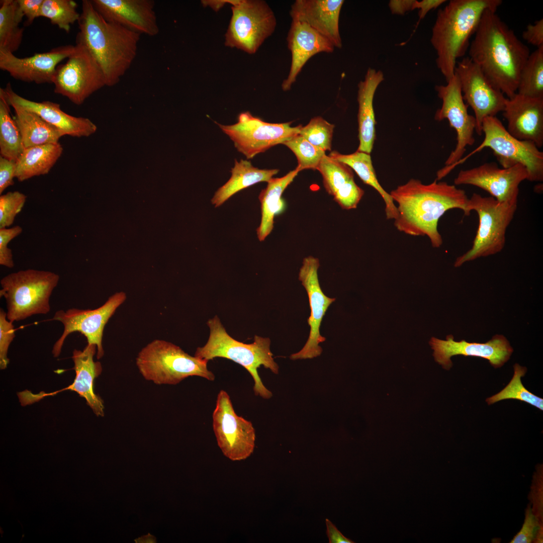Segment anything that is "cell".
<instances>
[{
	"instance_id": "cell-1",
	"label": "cell",
	"mask_w": 543,
	"mask_h": 543,
	"mask_svg": "<svg viewBox=\"0 0 543 543\" xmlns=\"http://www.w3.org/2000/svg\"><path fill=\"white\" fill-rule=\"evenodd\" d=\"M436 179L423 184L417 179L392 190L390 195L397 204V217L394 225L397 230L412 236H426L434 248L439 247L442 239L438 231V222L448 210L459 209L469 216V198L465 191Z\"/></svg>"
},
{
	"instance_id": "cell-2",
	"label": "cell",
	"mask_w": 543,
	"mask_h": 543,
	"mask_svg": "<svg viewBox=\"0 0 543 543\" xmlns=\"http://www.w3.org/2000/svg\"><path fill=\"white\" fill-rule=\"evenodd\" d=\"M496 12H484L469 46V57L495 88L510 99L517 93L519 74L530 51Z\"/></svg>"
},
{
	"instance_id": "cell-3",
	"label": "cell",
	"mask_w": 543,
	"mask_h": 543,
	"mask_svg": "<svg viewBox=\"0 0 543 543\" xmlns=\"http://www.w3.org/2000/svg\"><path fill=\"white\" fill-rule=\"evenodd\" d=\"M76 42L82 44L100 67L106 85L117 84L136 58L141 34L106 21L91 1L83 0Z\"/></svg>"
},
{
	"instance_id": "cell-4",
	"label": "cell",
	"mask_w": 543,
	"mask_h": 543,
	"mask_svg": "<svg viewBox=\"0 0 543 543\" xmlns=\"http://www.w3.org/2000/svg\"><path fill=\"white\" fill-rule=\"evenodd\" d=\"M501 0H451L437 12L431 43L436 51L438 68L448 81L455 74L457 59L468 49L484 12L497 11Z\"/></svg>"
},
{
	"instance_id": "cell-5",
	"label": "cell",
	"mask_w": 543,
	"mask_h": 543,
	"mask_svg": "<svg viewBox=\"0 0 543 543\" xmlns=\"http://www.w3.org/2000/svg\"><path fill=\"white\" fill-rule=\"evenodd\" d=\"M207 324L210 330L208 340L205 345L197 348L194 356L208 361L222 357L239 364L253 379L254 394L265 399L270 398L273 394L263 385L258 373V369L263 366L279 374V366L270 349L269 338L255 335L253 343L246 344L231 337L217 316L210 319Z\"/></svg>"
},
{
	"instance_id": "cell-6",
	"label": "cell",
	"mask_w": 543,
	"mask_h": 543,
	"mask_svg": "<svg viewBox=\"0 0 543 543\" xmlns=\"http://www.w3.org/2000/svg\"><path fill=\"white\" fill-rule=\"evenodd\" d=\"M208 361L191 356L178 346L162 339L147 344L136 358L142 376L157 385H176L191 376L213 381L215 377L208 369Z\"/></svg>"
},
{
	"instance_id": "cell-7",
	"label": "cell",
	"mask_w": 543,
	"mask_h": 543,
	"mask_svg": "<svg viewBox=\"0 0 543 543\" xmlns=\"http://www.w3.org/2000/svg\"><path fill=\"white\" fill-rule=\"evenodd\" d=\"M59 279L55 273L35 269L21 270L3 278L0 297L6 300L7 319L14 323L48 313L50 298Z\"/></svg>"
},
{
	"instance_id": "cell-8",
	"label": "cell",
	"mask_w": 543,
	"mask_h": 543,
	"mask_svg": "<svg viewBox=\"0 0 543 543\" xmlns=\"http://www.w3.org/2000/svg\"><path fill=\"white\" fill-rule=\"evenodd\" d=\"M517 203L501 202L490 197L474 193L469 198L468 208L475 211L479 225L471 248L458 257L454 266L498 253L504 248L506 232L514 218Z\"/></svg>"
},
{
	"instance_id": "cell-9",
	"label": "cell",
	"mask_w": 543,
	"mask_h": 543,
	"mask_svg": "<svg viewBox=\"0 0 543 543\" xmlns=\"http://www.w3.org/2000/svg\"><path fill=\"white\" fill-rule=\"evenodd\" d=\"M482 132L484 138L482 143L467 157L458 161L455 166L470 155L488 147L492 150L503 168L521 164L527 171V180L539 182L543 180V152L533 142L512 136L496 116L484 118Z\"/></svg>"
},
{
	"instance_id": "cell-10",
	"label": "cell",
	"mask_w": 543,
	"mask_h": 543,
	"mask_svg": "<svg viewBox=\"0 0 543 543\" xmlns=\"http://www.w3.org/2000/svg\"><path fill=\"white\" fill-rule=\"evenodd\" d=\"M231 10L225 45L254 53L275 30L276 20L273 11L264 1L247 0L238 1Z\"/></svg>"
},
{
	"instance_id": "cell-11",
	"label": "cell",
	"mask_w": 543,
	"mask_h": 543,
	"mask_svg": "<svg viewBox=\"0 0 543 543\" xmlns=\"http://www.w3.org/2000/svg\"><path fill=\"white\" fill-rule=\"evenodd\" d=\"M216 123L232 141L238 151L247 159L283 144L298 134L302 127L301 125L292 127L291 123L266 122L248 111L240 113L234 124Z\"/></svg>"
},
{
	"instance_id": "cell-12",
	"label": "cell",
	"mask_w": 543,
	"mask_h": 543,
	"mask_svg": "<svg viewBox=\"0 0 543 543\" xmlns=\"http://www.w3.org/2000/svg\"><path fill=\"white\" fill-rule=\"evenodd\" d=\"M65 63L58 65L53 81L56 94L79 105L93 93L106 85L104 74L93 56L81 43Z\"/></svg>"
},
{
	"instance_id": "cell-13",
	"label": "cell",
	"mask_w": 543,
	"mask_h": 543,
	"mask_svg": "<svg viewBox=\"0 0 543 543\" xmlns=\"http://www.w3.org/2000/svg\"><path fill=\"white\" fill-rule=\"evenodd\" d=\"M435 89L438 97L442 100V105L436 111L434 119L439 121L447 119L457 133L455 148L447 158L445 162L446 166L437 172V177L441 179L447 175L448 170L462 158L466 147L474 144L476 120L474 116L468 113V106L464 102L460 82L455 73L447 81L446 85H435Z\"/></svg>"
},
{
	"instance_id": "cell-14",
	"label": "cell",
	"mask_w": 543,
	"mask_h": 543,
	"mask_svg": "<svg viewBox=\"0 0 543 543\" xmlns=\"http://www.w3.org/2000/svg\"><path fill=\"white\" fill-rule=\"evenodd\" d=\"M213 429L223 455L233 461L246 459L253 453L255 431L252 423L235 412L230 398L220 390L212 415Z\"/></svg>"
},
{
	"instance_id": "cell-15",
	"label": "cell",
	"mask_w": 543,
	"mask_h": 543,
	"mask_svg": "<svg viewBox=\"0 0 543 543\" xmlns=\"http://www.w3.org/2000/svg\"><path fill=\"white\" fill-rule=\"evenodd\" d=\"M126 298L125 293L119 292L112 295L103 305L95 309L71 308L66 311H57L51 320L60 322L64 330L53 346V356L59 355L68 335L79 332L86 337L87 343L97 346V358H102L104 354L102 340L105 325Z\"/></svg>"
},
{
	"instance_id": "cell-16",
	"label": "cell",
	"mask_w": 543,
	"mask_h": 543,
	"mask_svg": "<svg viewBox=\"0 0 543 543\" xmlns=\"http://www.w3.org/2000/svg\"><path fill=\"white\" fill-rule=\"evenodd\" d=\"M455 73L459 79L463 99L474 112L475 131L480 136L484 118L503 112L506 98L469 57L457 62Z\"/></svg>"
},
{
	"instance_id": "cell-17",
	"label": "cell",
	"mask_w": 543,
	"mask_h": 543,
	"mask_svg": "<svg viewBox=\"0 0 543 543\" xmlns=\"http://www.w3.org/2000/svg\"><path fill=\"white\" fill-rule=\"evenodd\" d=\"M319 265L317 258L309 256L303 259L300 268L298 279L307 293L311 310L307 320L310 332L303 348L290 355L293 360L313 358L322 352L319 344L325 341L326 338L321 335L320 327L327 309L335 299L325 295L321 288L318 276Z\"/></svg>"
},
{
	"instance_id": "cell-18",
	"label": "cell",
	"mask_w": 543,
	"mask_h": 543,
	"mask_svg": "<svg viewBox=\"0 0 543 543\" xmlns=\"http://www.w3.org/2000/svg\"><path fill=\"white\" fill-rule=\"evenodd\" d=\"M526 168L517 164L499 168L495 162L483 163L469 169L461 170L454 179L455 185H472L489 193L501 202L517 203L519 186L527 180Z\"/></svg>"
},
{
	"instance_id": "cell-19",
	"label": "cell",
	"mask_w": 543,
	"mask_h": 543,
	"mask_svg": "<svg viewBox=\"0 0 543 543\" xmlns=\"http://www.w3.org/2000/svg\"><path fill=\"white\" fill-rule=\"evenodd\" d=\"M96 351L97 346L88 343L82 350L74 349L72 358L74 363L75 377L73 383L61 390L49 393L41 392L34 394L27 390L19 392L18 396L21 405L25 406L31 404L46 396H53L60 392L69 390L76 392L80 397L84 398L86 404L96 415L104 416V402L94 390L95 380L102 372L101 364L94 360Z\"/></svg>"
},
{
	"instance_id": "cell-20",
	"label": "cell",
	"mask_w": 543,
	"mask_h": 543,
	"mask_svg": "<svg viewBox=\"0 0 543 543\" xmlns=\"http://www.w3.org/2000/svg\"><path fill=\"white\" fill-rule=\"evenodd\" d=\"M429 344L434 350L436 362L447 370L452 366L450 358L454 355L483 358L494 368H498L508 360L513 351L508 340L501 334L495 335L485 343L469 342L465 340L456 341L452 335H447L445 340L433 337Z\"/></svg>"
},
{
	"instance_id": "cell-21",
	"label": "cell",
	"mask_w": 543,
	"mask_h": 543,
	"mask_svg": "<svg viewBox=\"0 0 543 543\" xmlns=\"http://www.w3.org/2000/svg\"><path fill=\"white\" fill-rule=\"evenodd\" d=\"M75 48L72 45L61 46L24 58L0 50V68L17 80L37 84L53 83L58 64L67 58Z\"/></svg>"
},
{
	"instance_id": "cell-22",
	"label": "cell",
	"mask_w": 543,
	"mask_h": 543,
	"mask_svg": "<svg viewBox=\"0 0 543 543\" xmlns=\"http://www.w3.org/2000/svg\"><path fill=\"white\" fill-rule=\"evenodd\" d=\"M106 21L141 35L154 36L159 32L153 0H91Z\"/></svg>"
},
{
	"instance_id": "cell-23",
	"label": "cell",
	"mask_w": 543,
	"mask_h": 543,
	"mask_svg": "<svg viewBox=\"0 0 543 543\" xmlns=\"http://www.w3.org/2000/svg\"><path fill=\"white\" fill-rule=\"evenodd\" d=\"M507 121V131L521 140L543 145V99L532 98L516 93L506 98L503 111Z\"/></svg>"
},
{
	"instance_id": "cell-24",
	"label": "cell",
	"mask_w": 543,
	"mask_h": 543,
	"mask_svg": "<svg viewBox=\"0 0 543 543\" xmlns=\"http://www.w3.org/2000/svg\"><path fill=\"white\" fill-rule=\"evenodd\" d=\"M292 60L289 74L282 84L284 91L289 90L307 61L320 52L331 53L334 46L326 38L306 23L292 20L287 38Z\"/></svg>"
},
{
	"instance_id": "cell-25",
	"label": "cell",
	"mask_w": 543,
	"mask_h": 543,
	"mask_svg": "<svg viewBox=\"0 0 543 543\" xmlns=\"http://www.w3.org/2000/svg\"><path fill=\"white\" fill-rule=\"evenodd\" d=\"M343 0H296L290 12L292 20L306 23L341 48L339 19Z\"/></svg>"
},
{
	"instance_id": "cell-26",
	"label": "cell",
	"mask_w": 543,
	"mask_h": 543,
	"mask_svg": "<svg viewBox=\"0 0 543 543\" xmlns=\"http://www.w3.org/2000/svg\"><path fill=\"white\" fill-rule=\"evenodd\" d=\"M5 90L10 103L36 113L59 129L64 135L76 137L87 136L96 130V126L89 119L65 113L59 104L51 101L37 102L25 99L14 92L9 83Z\"/></svg>"
},
{
	"instance_id": "cell-27",
	"label": "cell",
	"mask_w": 543,
	"mask_h": 543,
	"mask_svg": "<svg viewBox=\"0 0 543 543\" xmlns=\"http://www.w3.org/2000/svg\"><path fill=\"white\" fill-rule=\"evenodd\" d=\"M316 169L322 176L326 191L341 208L350 210L357 207L364 191L355 183L350 167L325 155Z\"/></svg>"
},
{
	"instance_id": "cell-28",
	"label": "cell",
	"mask_w": 543,
	"mask_h": 543,
	"mask_svg": "<svg viewBox=\"0 0 543 543\" xmlns=\"http://www.w3.org/2000/svg\"><path fill=\"white\" fill-rule=\"evenodd\" d=\"M384 77L381 70L369 68L364 80L358 84L357 120L359 146L357 151L370 154L376 138V120L373 107L375 92Z\"/></svg>"
},
{
	"instance_id": "cell-29",
	"label": "cell",
	"mask_w": 543,
	"mask_h": 543,
	"mask_svg": "<svg viewBox=\"0 0 543 543\" xmlns=\"http://www.w3.org/2000/svg\"><path fill=\"white\" fill-rule=\"evenodd\" d=\"M299 172L296 168L281 177H273L267 182L266 187L260 192L258 199L261 216L260 223L256 230L260 241H264L273 230L275 216L282 211L284 206L282 194Z\"/></svg>"
},
{
	"instance_id": "cell-30",
	"label": "cell",
	"mask_w": 543,
	"mask_h": 543,
	"mask_svg": "<svg viewBox=\"0 0 543 543\" xmlns=\"http://www.w3.org/2000/svg\"><path fill=\"white\" fill-rule=\"evenodd\" d=\"M278 169H259L248 160H235L229 180L215 192L211 202L215 207L222 205L240 191L259 182H268L279 172Z\"/></svg>"
},
{
	"instance_id": "cell-31",
	"label": "cell",
	"mask_w": 543,
	"mask_h": 543,
	"mask_svg": "<svg viewBox=\"0 0 543 543\" xmlns=\"http://www.w3.org/2000/svg\"><path fill=\"white\" fill-rule=\"evenodd\" d=\"M10 103V102H9ZM15 112L14 119L19 129L24 148L59 143L64 135L36 113L10 103Z\"/></svg>"
},
{
	"instance_id": "cell-32",
	"label": "cell",
	"mask_w": 543,
	"mask_h": 543,
	"mask_svg": "<svg viewBox=\"0 0 543 543\" xmlns=\"http://www.w3.org/2000/svg\"><path fill=\"white\" fill-rule=\"evenodd\" d=\"M63 152L59 143L24 148L16 161V178L23 182L47 174Z\"/></svg>"
},
{
	"instance_id": "cell-33",
	"label": "cell",
	"mask_w": 543,
	"mask_h": 543,
	"mask_svg": "<svg viewBox=\"0 0 543 543\" xmlns=\"http://www.w3.org/2000/svg\"><path fill=\"white\" fill-rule=\"evenodd\" d=\"M328 156L348 165L365 184L375 189L385 202L387 218L394 220L396 218L398 215L397 207L390 194L379 183L370 154L356 150L351 154H343L333 151Z\"/></svg>"
},
{
	"instance_id": "cell-34",
	"label": "cell",
	"mask_w": 543,
	"mask_h": 543,
	"mask_svg": "<svg viewBox=\"0 0 543 543\" xmlns=\"http://www.w3.org/2000/svg\"><path fill=\"white\" fill-rule=\"evenodd\" d=\"M5 88H0L1 156L16 161L24 149L21 135L10 110Z\"/></svg>"
},
{
	"instance_id": "cell-35",
	"label": "cell",
	"mask_w": 543,
	"mask_h": 543,
	"mask_svg": "<svg viewBox=\"0 0 543 543\" xmlns=\"http://www.w3.org/2000/svg\"><path fill=\"white\" fill-rule=\"evenodd\" d=\"M0 4V50L14 53L22 42L24 29L20 24L24 16L17 0H2Z\"/></svg>"
},
{
	"instance_id": "cell-36",
	"label": "cell",
	"mask_w": 543,
	"mask_h": 543,
	"mask_svg": "<svg viewBox=\"0 0 543 543\" xmlns=\"http://www.w3.org/2000/svg\"><path fill=\"white\" fill-rule=\"evenodd\" d=\"M517 93L543 99V46L530 53L520 71Z\"/></svg>"
},
{
	"instance_id": "cell-37",
	"label": "cell",
	"mask_w": 543,
	"mask_h": 543,
	"mask_svg": "<svg viewBox=\"0 0 543 543\" xmlns=\"http://www.w3.org/2000/svg\"><path fill=\"white\" fill-rule=\"evenodd\" d=\"M514 374L508 384L496 394L486 399L488 405L506 399H516L528 403L540 410H543V399L527 390L521 382V378L527 371L526 367L515 364Z\"/></svg>"
},
{
	"instance_id": "cell-38",
	"label": "cell",
	"mask_w": 543,
	"mask_h": 543,
	"mask_svg": "<svg viewBox=\"0 0 543 543\" xmlns=\"http://www.w3.org/2000/svg\"><path fill=\"white\" fill-rule=\"evenodd\" d=\"M77 7L76 3L72 0H44L41 17L48 19L52 24L68 33L71 25L80 18Z\"/></svg>"
},
{
	"instance_id": "cell-39",
	"label": "cell",
	"mask_w": 543,
	"mask_h": 543,
	"mask_svg": "<svg viewBox=\"0 0 543 543\" xmlns=\"http://www.w3.org/2000/svg\"><path fill=\"white\" fill-rule=\"evenodd\" d=\"M296 155L299 172L304 169H317L325 152L314 146L299 134L284 142Z\"/></svg>"
},
{
	"instance_id": "cell-40",
	"label": "cell",
	"mask_w": 543,
	"mask_h": 543,
	"mask_svg": "<svg viewBox=\"0 0 543 543\" xmlns=\"http://www.w3.org/2000/svg\"><path fill=\"white\" fill-rule=\"evenodd\" d=\"M334 128V125L317 116L312 118L305 126H302L299 134L325 152L331 150Z\"/></svg>"
},
{
	"instance_id": "cell-41",
	"label": "cell",
	"mask_w": 543,
	"mask_h": 543,
	"mask_svg": "<svg viewBox=\"0 0 543 543\" xmlns=\"http://www.w3.org/2000/svg\"><path fill=\"white\" fill-rule=\"evenodd\" d=\"M27 196L19 191L10 192L0 196V228H8L14 223L26 201Z\"/></svg>"
},
{
	"instance_id": "cell-42",
	"label": "cell",
	"mask_w": 543,
	"mask_h": 543,
	"mask_svg": "<svg viewBox=\"0 0 543 543\" xmlns=\"http://www.w3.org/2000/svg\"><path fill=\"white\" fill-rule=\"evenodd\" d=\"M15 337L13 322L7 319V312L0 309V368H7L9 359L7 356L9 347Z\"/></svg>"
},
{
	"instance_id": "cell-43",
	"label": "cell",
	"mask_w": 543,
	"mask_h": 543,
	"mask_svg": "<svg viewBox=\"0 0 543 543\" xmlns=\"http://www.w3.org/2000/svg\"><path fill=\"white\" fill-rule=\"evenodd\" d=\"M542 527V524H541L535 516L531 505L529 504L525 510V519L522 526L510 542H531L534 541L538 531Z\"/></svg>"
},
{
	"instance_id": "cell-44",
	"label": "cell",
	"mask_w": 543,
	"mask_h": 543,
	"mask_svg": "<svg viewBox=\"0 0 543 543\" xmlns=\"http://www.w3.org/2000/svg\"><path fill=\"white\" fill-rule=\"evenodd\" d=\"M23 231L22 228L17 225L11 228H0V264L8 268L14 266L12 250L8 243L19 236Z\"/></svg>"
},
{
	"instance_id": "cell-45",
	"label": "cell",
	"mask_w": 543,
	"mask_h": 543,
	"mask_svg": "<svg viewBox=\"0 0 543 543\" xmlns=\"http://www.w3.org/2000/svg\"><path fill=\"white\" fill-rule=\"evenodd\" d=\"M542 466V465H541ZM536 469L531 488L532 511L539 522L542 524V466Z\"/></svg>"
},
{
	"instance_id": "cell-46",
	"label": "cell",
	"mask_w": 543,
	"mask_h": 543,
	"mask_svg": "<svg viewBox=\"0 0 543 543\" xmlns=\"http://www.w3.org/2000/svg\"><path fill=\"white\" fill-rule=\"evenodd\" d=\"M16 172V161L0 156V194L14 185Z\"/></svg>"
},
{
	"instance_id": "cell-47",
	"label": "cell",
	"mask_w": 543,
	"mask_h": 543,
	"mask_svg": "<svg viewBox=\"0 0 543 543\" xmlns=\"http://www.w3.org/2000/svg\"><path fill=\"white\" fill-rule=\"evenodd\" d=\"M20 10L27 18V23L32 24L41 17V8L44 0H17Z\"/></svg>"
},
{
	"instance_id": "cell-48",
	"label": "cell",
	"mask_w": 543,
	"mask_h": 543,
	"mask_svg": "<svg viewBox=\"0 0 543 543\" xmlns=\"http://www.w3.org/2000/svg\"><path fill=\"white\" fill-rule=\"evenodd\" d=\"M522 37L537 48L543 46V19L536 21L533 25H528L522 33Z\"/></svg>"
},
{
	"instance_id": "cell-49",
	"label": "cell",
	"mask_w": 543,
	"mask_h": 543,
	"mask_svg": "<svg viewBox=\"0 0 543 543\" xmlns=\"http://www.w3.org/2000/svg\"><path fill=\"white\" fill-rule=\"evenodd\" d=\"M446 1L445 0H415L414 9L418 10L419 20L423 19L431 10L435 9Z\"/></svg>"
},
{
	"instance_id": "cell-50",
	"label": "cell",
	"mask_w": 543,
	"mask_h": 543,
	"mask_svg": "<svg viewBox=\"0 0 543 543\" xmlns=\"http://www.w3.org/2000/svg\"><path fill=\"white\" fill-rule=\"evenodd\" d=\"M415 0H391L389 7L393 14L403 15L408 11L414 10Z\"/></svg>"
},
{
	"instance_id": "cell-51",
	"label": "cell",
	"mask_w": 543,
	"mask_h": 543,
	"mask_svg": "<svg viewBox=\"0 0 543 543\" xmlns=\"http://www.w3.org/2000/svg\"><path fill=\"white\" fill-rule=\"evenodd\" d=\"M327 535L330 543H353V541L345 537L329 519H326Z\"/></svg>"
},
{
	"instance_id": "cell-52",
	"label": "cell",
	"mask_w": 543,
	"mask_h": 543,
	"mask_svg": "<svg viewBox=\"0 0 543 543\" xmlns=\"http://www.w3.org/2000/svg\"><path fill=\"white\" fill-rule=\"evenodd\" d=\"M238 0L235 1H202V3L204 7L209 6L214 10L218 11L226 4H230L232 6L235 4Z\"/></svg>"
}]
</instances>
